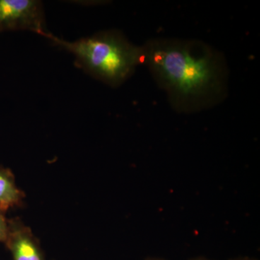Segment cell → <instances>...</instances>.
<instances>
[{
  "instance_id": "6da1fadb",
  "label": "cell",
  "mask_w": 260,
  "mask_h": 260,
  "mask_svg": "<svg viewBox=\"0 0 260 260\" xmlns=\"http://www.w3.org/2000/svg\"><path fill=\"white\" fill-rule=\"evenodd\" d=\"M143 47L144 63L177 112H200L218 105L226 96V61L221 53L205 43L155 39Z\"/></svg>"
},
{
  "instance_id": "7a4b0ae2",
  "label": "cell",
  "mask_w": 260,
  "mask_h": 260,
  "mask_svg": "<svg viewBox=\"0 0 260 260\" xmlns=\"http://www.w3.org/2000/svg\"><path fill=\"white\" fill-rule=\"evenodd\" d=\"M45 38L74 55L75 63L89 75L116 87L144 63L143 47L132 44L121 32L107 30L68 42L47 34Z\"/></svg>"
},
{
  "instance_id": "3957f363",
  "label": "cell",
  "mask_w": 260,
  "mask_h": 260,
  "mask_svg": "<svg viewBox=\"0 0 260 260\" xmlns=\"http://www.w3.org/2000/svg\"><path fill=\"white\" fill-rule=\"evenodd\" d=\"M30 30L45 37V15L38 0H0V32Z\"/></svg>"
},
{
  "instance_id": "277c9868",
  "label": "cell",
  "mask_w": 260,
  "mask_h": 260,
  "mask_svg": "<svg viewBox=\"0 0 260 260\" xmlns=\"http://www.w3.org/2000/svg\"><path fill=\"white\" fill-rule=\"evenodd\" d=\"M13 260H44L31 232L18 220H8V232L5 242Z\"/></svg>"
},
{
  "instance_id": "5b68a950",
  "label": "cell",
  "mask_w": 260,
  "mask_h": 260,
  "mask_svg": "<svg viewBox=\"0 0 260 260\" xmlns=\"http://www.w3.org/2000/svg\"><path fill=\"white\" fill-rule=\"evenodd\" d=\"M24 193L15 184L11 171L0 167V212L5 213L8 210L21 205Z\"/></svg>"
},
{
  "instance_id": "8992f818",
  "label": "cell",
  "mask_w": 260,
  "mask_h": 260,
  "mask_svg": "<svg viewBox=\"0 0 260 260\" xmlns=\"http://www.w3.org/2000/svg\"><path fill=\"white\" fill-rule=\"evenodd\" d=\"M8 232V220L5 213L0 212V242H5Z\"/></svg>"
}]
</instances>
